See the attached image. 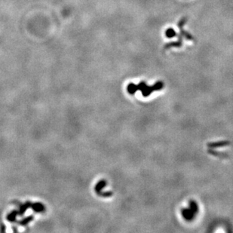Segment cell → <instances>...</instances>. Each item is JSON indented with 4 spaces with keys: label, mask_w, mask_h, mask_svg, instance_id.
I'll list each match as a JSON object with an SVG mask.
<instances>
[{
    "label": "cell",
    "mask_w": 233,
    "mask_h": 233,
    "mask_svg": "<svg viewBox=\"0 0 233 233\" xmlns=\"http://www.w3.org/2000/svg\"><path fill=\"white\" fill-rule=\"evenodd\" d=\"M163 87L162 82H158L153 86H148L145 82H141L139 85L130 84L128 86V91L130 94H134L137 91H141L143 94V96L147 97L150 95L153 91L160 90Z\"/></svg>",
    "instance_id": "1"
},
{
    "label": "cell",
    "mask_w": 233,
    "mask_h": 233,
    "mask_svg": "<svg viewBox=\"0 0 233 233\" xmlns=\"http://www.w3.org/2000/svg\"><path fill=\"white\" fill-rule=\"evenodd\" d=\"M186 18L182 19L181 21L179 22L178 26H179V28H180V32L178 35V36H179L178 41L176 42L169 43V44H168V45H165V48H171V47H180V45H182V41H183V40H182V39H183V37L186 38V39H189V40L193 39V37H192L191 35L189 34L186 31H185L184 29H183V27H184V24H186Z\"/></svg>",
    "instance_id": "2"
},
{
    "label": "cell",
    "mask_w": 233,
    "mask_h": 233,
    "mask_svg": "<svg viewBox=\"0 0 233 233\" xmlns=\"http://www.w3.org/2000/svg\"><path fill=\"white\" fill-rule=\"evenodd\" d=\"M198 212H199V205L196 201H192L189 203V207L184 208V210L182 211V215L184 219L189 221L195 218Z\"/></svg>",
    "instance_id": "3"
}]
</instances>
